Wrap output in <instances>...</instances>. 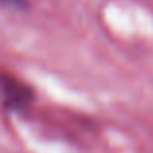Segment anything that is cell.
<instances>
[{"mask_svg": "<svg viewBox=\"0 0 153 153\" xmlns=\"http://www.w3.org/2000/svg\"><path fill=\"white\" fill-rule=\"evenodd\" d=\"M0 6L2 8H8V10H27L30 8V0H0Z\"/></svg>", "mask_w": 153, "mask_h": 153, "instance_id": "7a4b0ae2", "label": "cell"}, {"mask_svg": "<svg viewBox=\"0 0 153 153\" xmlns=\"http://www.w3.org/2000/svg\"><path fill=\"white\" fill-rule=\"evenodd\" d=\"M0 98L10 112H24L33 102V90L20 79L6 71H0Z\"/></svg>", "mask_w": 153, "mask_h": 153, "instance_id": "6da1fadb", "label": "cell"}]
</instances>
